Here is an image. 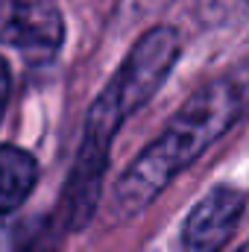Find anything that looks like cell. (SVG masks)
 I'll return each mask as SVG.
<instances>
[{
	"mask_svg": "<svg viewBox=\"0 0 249 252\" xmlns=\"http://www.w3.org/2000/svg\"><path fill=\"white\" fill-rule=\"evenodd\" d=\"M235 252H249V244H244V247H241V250H235Z\"/></svg>",
	"mask_w": 249,
	"mask_h": 252,
	"instance_id": "ba28073f",
	"label": "cell"
},
{
	"mask_svg": "<svg viewBox=\"0 0 249 252\" xmlns=\"http://www.w3.org/2000/svg\"><path fill=\"white\" fill-rule=\"evenodd\" d=\"M179 32L170 24L150 27L129 47L126 59L97 94L85 115V129L79 141V153L67 173V182L59 202V223L64 229H79L91 220L100 196L103 173L109 167L112 141L121 132L126 118H132L167 79L173 64L179 62Z\"/></svg>",
	"mask_w": 249,
	"mask_h": 252,
	"instance_id": "7a4b0ae2",
	"label": "cell"
},
{
	"mask_svg": "<svg viewBox=\"0 0 249 252\" xmlns=\"http://www.w3.org/2000/svg\"><path fill=\"white\" fill-rule=\"evenodd\" d=\"M196 6L205 15H214V18H226V15H235V12H249V0H196Z\"/></svg>",
	"mask_w": 249,
	"mask_h": 252,
	"instance_id": "8992f818",
	"label": "cell"
},
{
	"mask_svg": "<svg viewBox=\"0 0 249 252\" xmlns=\"http://www.w3.org/2000/svg\"><path fill=\"white\" fill-rule=\"evenodd\" d=\"M247 211V193L229 185L208 190L185 217L179 244L182 252H223L235 238Z\"/></svg>",
	"mask_w": 249,
	"mask_h": 252,
	"instance_id": "277c9868",
	"label": "cell"
},
{
	"mask_svg": "<svg viewBox=\"0 0 249 252\" xmlns=\"http://www.w3.org/2000/svg\"><path fill=\"white\" fill-rule=\"evenodd\" d=\"M0 41L27 59H50L64 44L62 12L44 0H0Z\"/></svg>",
	"mask_w": 249,
	"mask_h": 252,
	"instance_id": "3957f363",
	"label": "cell"
},
{
	"mask_svg": "<svg viewBox=\"0 0 249 252\" xmlns=\"http://www.w3.org/2000/svg\"><path fill=\"white\" fill-rule=\"evenodd\" d=\"M244 118H249V56L196 88L167 126L126 164L112 188V217L129 220L153 205L176 176Z\"/></svg>",
	"mask_w": 249,
	"mask_h": 252,
	"instance_id": "6da1fadb",
	"label": "cell"
},
{
	"mask_svg": "<svg viewBox=\"0 0 249 252\" xmlns=\"http://www.w3.org/2000/svg\"><path fill=\"white\" fill-rule=\"evenodd\" d=\"M9 85H12V79H9V64H6V59L0 56V118H3V112H6V100H9Z\"/></svg>",
	"mask_w": 249,
	"mask_h": 252,
	"instance_id": "52a82bcc",
	"label": "cell"
},
{
	"mask_svg": "<svg viewBox=\"0 0 249 252\" xmlns=\"http://www.w3.org/2000/svg\"><path fill=\"white\" fill-rule=\"evenodd\" d=\"M38 182V161L32 153L0 144V214H12L27 202Z\"/></svg>",
	"mask_w": 249,
	"mask_h": 252,
	"instance_id": "5b68a950",
	"label": "cell"
}]
</instances>
